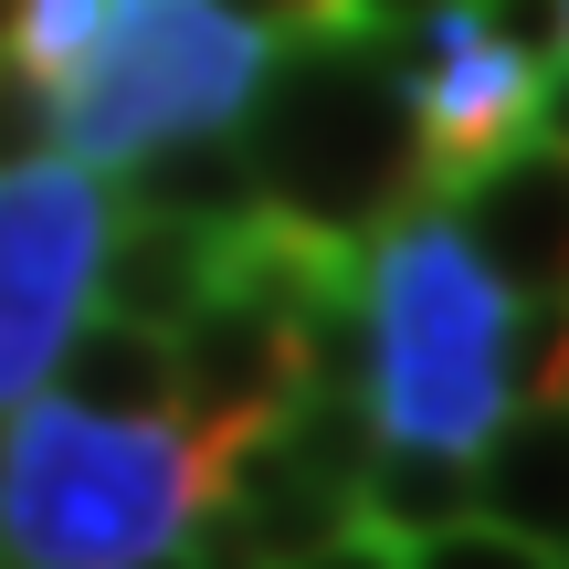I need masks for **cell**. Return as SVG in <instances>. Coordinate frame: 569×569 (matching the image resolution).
Masks as SVG:
<instances>
[{"label": "cell", "mask_w": 569, "mask_h": 569, "mask_svg": "<svg viewBox=\"0 0 569 569\" xmlns=\"http://www.w3.org/2000/svg\"><path fill=\"white\" fill-rule=\"evenodd\" d=\"M475 507L569 549V401H507L475 443Z\"/></svg>", "instance_id": "8fae6325"}, {"label": "cell", "mask_w": 569, "mask_h": 569, "mask_svg": "<svg viewBox=\"0 0 569 569\" xmlns=\"http://www.w3.org/2000/svg\"><path fill=\"white\" fill-rule=\"evenodd\" d=\"M369 11H422V0H369Z\"/></svg>", "instance_id": "7402d4cb"}, {"label": "cell", "mask_w": 569, "mask_h": 569, "mask_svg": "<svg viewBox=\"0 0 569 569\" xmlns=\"http://www.w3.org/2000/svg\"><path fill=\"white\" fill-rule=\"evenodd\" d=\"M106 222H117L106 169L63 159V148H42V159L0 169V411L42 390V369H53L63 327L84 317Z\"/></svg>", "instance_id": "5b68a950"}, {"label": "cell", "mask_w": 569, "mask_h": 569, "mask_svg": "<svg viewBox=\"0 0 569 569\" xmlns=\"http://www.w3.org/2000/svg\"><path fill=\"white\" fill-rule=\"evenodd\" d=\"M42 148H53V84H32L11 53H0V169L42 159Z\"/></svg>", "instance_id": "e0dca14e"}, {"label": "cell", "mask_w": 569, "mask_h": 569, "mask_svg": "<svg viewBox=\"0 0 569 569\" xmlns=\"http://www.w3.org/2000/svg\"><path fill=\"white\" fill-rule=\"evenodd\" d=\"M475 11H486V32H496V42H517L538 74L569 53V0H475Z\"/></svg>", "instance_id": "ac0fdd59"}, {"label": "cell", "mask_w": 569, "mask_h": 569, "mask_svg": "<svg viewBox=\"0 0 569 569\" xmlns=\"http://www.w3.org/2000/svg\"><path fill=\"white\" fill-rule=\"evenodd\" d=\"M169 359H180V422L190 432H264L306 390L296 327L264 317L253 296H211L201 317H180L169 327Z\"/></svg>", "instance_id": "ba28073f"}, {"label": "cell", "mask_w": 569, "mask_h": 569, "mask_svg": "<svg viewBox=\"0 0 569 569\" xmlns=\"http://www.w3.org/2000/svg\"><path fill=\"white\" fill-rule=\"evenodd\" d=\"M253 190L317 232H380L390 211L422 201V127L401 84V21H348V32H296L264 53V84L243 106Z\"/></svg>", "instance_id": "7a4b0ae2"}, {"label": "cell", "mask_w": 569, "mask_h": 569, "mask_svg": "<svg viewBox=\"0 0 569 569\" xmlns=\"http://www.w3.org/2000/svg\"><path fill=\"white\" fill-rule=\"evenodd\" d=\"M96 21H106V0H11V21H0V53L21 63L32 84H74V63H84V42H96Z\"/></svg>", "instance_id": "5bb4252c"}, {"label": "cell", "mask_w": 569, "mask_h": 569, "mask_svg": "<svg viewBox=\"0 0 569 569\" xmlns=\"http://www.w3.org/2000/svg\"><path fill=\"white\" fill-rule=\"evenodd\" d=\"M264 42H296V32H348V21H380L369 0H232Z\"/></svg>", "instance_id": "ffe728a7"}, {"label": "cell", "mask_w": 569, "mask_h": 569, "mask_svg": "<svg viewBox=\"0 0 569 569\" xmlns=\"http://www.w3.org/2000/svg\"><path fill=\"white\" fill-rule=\"evenodd\" d=\"M443 211L507 296H569V148L559 138L496 148L486 169H465L443 190Z\"/></svg>", "instance_id": "52a82bcc"}, {"label": "cell", "mask_w": 569, "mask_h": 569, "mask_svg": "<svg viewBox=\"0 0 569 569\" xmlns=\"http://www.w3.org/2000/svg\"><path fill=\"white\" fill-rule=\"evenodd\" d=\"M127 569H211V559H201V549L180 538V549H148V559H127Z\"/></svg>", "instance_id": "44dd1931"}, {"label": "cell", "mask_w": 569, "mask_h": 569, "mask_svg": "<svg viewBox=\"0 0 569 569\" xmlns=\"http://www.w3.org/2000/svg\"><path fill=\"white\" fill-rule=\"evenodd\" d=\"M507 401H569V296H507Z\"/></svg>", "instance_id": "9a60e30c"}, {"label": "cell", "mask_w": 569, "mask_h": 569, "mask_svg": "<svg viewBox=\"0 0 569 569\" xmlns=\"http://www.w3.org/2000/svg\"><path fill=\"white\" fill-rule=\"evenodd\" d=\"M390 21H401V84H411L432 190H453L465 169H486L496 148H517L538 127V63L517 42H496L475 0H422Z\"/></svg>", "instance_id": "8992f818"}, {"label": "cell", "mask_w": 569, "mask_h": 569, "mask_svg": "<svg viewBox=\"0 0 569 569\" xmlns=\"http://www.w3.org/2000/svg\"><path fill=\"white\" fill-rule=\"evenodd\" d=\"M117 180H127V211H180V222H232V211L264 201V190H253V148L232 138V127L159 138L148 159H127Z\"/></svg>", "instance_id": "7c38bea8"}, {"label": "cell", "mask_w": 569, "mask_h": 569, "mask_svg": "<svg viewBox=\"0 0 569 569\" xmlns=\"http://www.w3.org/2000/svg\"><path fill=\"white\" fill-rule=\"evenodd\" d=\"M359 517L369 528H390V538H432V528H453V517L475 507V453H453V443H369V465H359Z\"/></svg>", "instance_id": "4fadbf2b"}, {"label": "cell", "mask_w": 569, "mask_h": 569, "mask_svg": "<svg viewBox=\"0 0 569 569\" xmlns=\"http://www.w3.org/2000/svg\"><path fill=\"white\" fill-rule=\"evenodd\" d=\"M0 559L11 569H127L211 517V432L106 422L53 390L0 411Z\"/></svg>", "instance_id": "6da1fadb"}, {"label": "cell", "mask_w": 569, "mask_h": 569, "mask_svg": "<svg viewBox=\"0 0 569 569\" xmlns=\"http://www.w3.org/2000/svg\"><path fill=\"white\" fill-rule=\"evenodd\" d=\"M411 569H569V549H549V538L528 528H496V517H453V528L411 538Z\"/></svg>", "instance_id": "2e32d148"}, {"label": "cell", "mask_w": 569, "mask_h": 569, "mask_svg": "<svg viewBox=\"0 0 569 569\" xmlns=\"http://www.w3.org/2000/svg\"><path fill=\"white\" fill-rule=\"evenodd\" d=\"M274 42L232 0H106L74 84L53 96V148L117 180L159 138L190 127H243Z\"/></svg>", "instance_id": "277c9868"}, {"label": "cell", "mask_w": 569, "mask_h": 569, "mask_svg": "<svg viewBox=\"0 0 569 569\" xmlns=\"http://www.w3.org/2000/svg\"><path fill=\"white\" fill-rule=\"evenodd\" d=\"M211 296H222V243H211V222L117 201V222H106V243H96V296L84 306H117V317H138V327H180V317H201Z\"/></svg>", "instance_id": "9c48e42d"}, {"label": "cell", "mask_w": 569, "mask_h": 569, "mask_svg": "<svg viewBox=\"0 0 569 569\" xmlns=\"http://www.w3.org/2000/svg\"><path fill=\"white\" fill-rule=\"evenodd\" d=\"M369 411L390 443L453 453H475L507 411V284L432 190L369 232Z\"/></svg>", "instance_id": "3957f363"}, {"label": "cell", "mask_w": 569, "mask_h": 569, "mask_svg": "<svg viewBox=\"0 0 569 569\" xmlns=\"http://www.w3.org/2000/svg\"><path fill=\"white\" fill-rule=\"evenodd\" d=\"M42 390L74 411H106V422H169L180 411V359H169V327H138L117 306H84L63 327Z\"/></svg>", "instance_id": "30bf717a"}, {"label": "cell", "mask_w": 569, "mask_h": 569, "mask_svg": "<svg viewBox=\"0 0 569 569\" xmlns=\"http://www.w3.org/2000/svg\"><path fill=\"white\" fill-rule=\"evenodd\" d=\"M274 569H411V538H390V528H369V517H348L338 538H317V549H296V559H274Z\"/></svg>", "instance_id": "d6986e66"}]
</instances>
